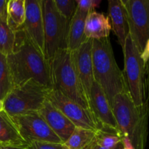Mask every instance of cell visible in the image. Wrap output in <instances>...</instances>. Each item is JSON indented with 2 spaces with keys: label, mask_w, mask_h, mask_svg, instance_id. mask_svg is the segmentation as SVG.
Masks as SVG:
<instances>
[{
  "label": "cell",
  "mask_w": 149,
  "mask_h": 149,
  "mask_svg": "<svg viewBox=\"0 0 149 149\" xmlns=\"http://www.w3.org/2000/svg\"><path fill=\"white\" fill-rule=\"evenodd\" d=\"M15 32V39L13 52L7 56L13 85L33 80L52 89L49 61L21 28Z\"/></svg>",
  "instance_id": "obj_1"
},
{
  "label": "cell",
  "mask_w": 149,
  "mask_h": 149,
  "mask_svg": "<svg viewBox=\"0 0 149 149\" xmlns=\"http://www.w3.org/2000/svg\"><path fill=\"white\" fill-rule=\"evenodd\" d=\"M111 107L118 128L127 136L135 149H145L148 136L149 104L135 106L129 93H122L113 98Z\"/></svg>",
  "instance_id": "obj_2"
},
{
  "label": "cell",
  "mask_w": 149,
  "mask_h": 149,
  "mask_svg": "<svg viewBox=\"0 0 149 149\" xmlns=\"http://www.w3.org/2000/svg\"><path fill=\"white\" fill-rule=\"evenodd\" d=\"M92 55L94 81L100 85L111 105L115 96L128 90L123 71L115 60L109 38L93 39Z\"/></svg>",
  "instance_id": "obj_3"
},
{
  "label": "cell",
  "mask_w": 149,
  "mask_h": 149,
  "mask_svg": "<svg viewBox=\"0 0 149 149\" xmlns=\"http://www.w3.org/2000/svg\"><path fill=\"white\" fill-rule=\"evenodd\" d=\"M49 63L52 89L60 91L92 113L88 96L74 67L72 52L67 48L60 49Z\"/></svg>",
  "instance_id": "obj_4"
},
{
  "label": "cell",
  "mask_w": 149,
  "mask_h": 149,
  "mask_svg": "<svg viewBox=\"0 0 149 149\" xmlns=\"http://www.w3.org/2000/svg\"><path fill=\"white\" fill-rule=\"evenodd\" d=\"M50 90L33 80L14 86L2 101L3 110L11 118L39 111Z\"/></svg>",
  "instance_id": "obj_5"
},
{
  "label": "cell",
  "mask_w": 149,
  "mask_h": 149,
  "mask_svg": "<svg viewBox=\"0 0 149 149\" xmlns=\"http://www.w3.org/2000/svg\"><path fill=\"white\" fill-rule=\"evenodd\" d=\"M125 68L123 74L128 92L135 106H141L148 103L146 96V67L141 57V53L128 35L124 49Z\"/></svg>",
  "instance_id": "obj_6"
},
{
  "label": "cell",
  "mask_w": 149,
  "mask_h": 149,
  "mask_svg": "<svg viewBox=\"0 0 149 149\" xmlns=\"http://www.w3.org/2000/svg\"><path fill=\"white\" fill-rule=\"evenodd\" d=\"M44 22V54L50 61L60 49L67 48L69 22L60 14L54 0H42Z\"/></svg>",
  "instance_id": "obj_7"
},
{
  "label": "cell",
  "mask_w": 149,
  "mask_h": 149,
  "mask_svg": "<svg viewBox=\"0 0 149 149\" xmlns=\"http://www.w3.org/2000/svg\"><path fill=\"white\" fill-rule=\"evenodd\" d=\"M127 17L129 34L140 53L149 39V0H122Z\"/></svg>",
  "instance_id": "obj_8"
},
{
  "label": "cell",
  "mask_w": 149,
  "mask_h": 149,
  "mask_svg": "<svg viewBox=\"0 0 149 149\" xmlns=\"http://www.w3.org/2000/svg\"><path fill=\"white\" fill-rule=\"evenodd\" d=\"M12 119L17 126L20 135L29 144L31 142L63 143L38 111L18 115Z\"/></svg>",
  "instance_id": "obj_9"
},
{
  "label": "cell",
  "mask_w": 149,
  "mask_h": 149,
  "mask_svg": "<svg viewBox=\"0 0 149 149\" xmlns=\"http://www.w3.org/2000/svg\"><path fill=\"white\" fill-rule=\"evenodd\" d=\"M47 100L61 111L76 127L97 130V124L93 113L55 89H51Z\"/></svg>",
  "instance_id": "obj_10"
},
{
  "label": "cell",
  "mask_w": 149,
  "mask_h": 149,
  "mask_svg": "<svg viewBox=\"0 0 149 149\" xmlns=\"http://www.w3.org/2000/svg\"><path fill=\"white\" fill-rule=\"evenodd\" d=\"M25 7L26 15L21 29L44 54L45 38L42 0H25Z\"/></svg>",
  "instance_id": "obj_11"
},
{
  "label": "cell",
  "mask_w": 149,
  "mask_h": 149,
  "mask_svg": "<svg viewBox=\"0 0 149 149\" xmlns=\"http://www.w3.org/2000/svg\"><path fill=\"white\" fill-rule=\"evenodd\" d=\"M89 102L92 113L97 124V130L102 127L119 130L111 105L103 90L95 81L92 85Z\"/></svg>",
  "instance_id": "obj_12"
},
{
  "label": "cell",
  "mask_w": 149,
  "mask_h": 149,
  "mask_svg": "<svg viewBox=\"0 0 149 149\" xmlns=\"http://www.w3.org/2000/svg\"><path fill=\"white\" fill-rule=\"evenodd\" d=\"M93 40L86 39L76 50L72 52L73 62L76 71L89 98L94 82L93 65Z\"/></svg>",
  "instance_id": "obj_13"
},
{
  "label": "cell",
  "mask_w": 149,
  "mask_h": 149,
  "mask_svg": "<svg viewBox=\"0 0 149 149\" xmlns=\"http://www.w3.org/2000/svg\"><path fill=\"white\" fill-rule=\"evenodd\" d=\"M38 112L63 143L68 139L76 128L75 125L47 99Z\"/></svg>",
  "instance_id": "obj_14"
},
{
  "label": "cell",
  "mask_w": 149,
  "mask_h": 149,
  "mask_svg": "<svg viewBox=\"0 0 149 149\" xmlns=\"http://www.w3.org/2000/svg\"><path fill=\"white\" fill-rule=\"evenodd\" d=\"M109 12L111 20V28L123 49L125 41L129 35V26L126 10L122 0L109 1Z\"/></svg>",
  "instance_id": "obj_15"
},
{
  "label": "cell",
  "mask_w": 149,
  "mask_h": 149,
  "mask_svg": "<svg viewBox=\"0 0 149 149\" xmlns=\"http://www.w3.org/2000/svg\"><path fill=\"white\" fill-rule=\"evenodd\" d=\"M0 143L21 148H27L29 146L12 118L4 110L0 111Z\"/></svg>",
  "instance_id": "obj_16"
},
{
  "label": "cell",
  "mask_w": 149,
  "mask_h": 149,
  "mask_svg": "<svg viewBox=\"0 0 149 149\" xmlns=\"http://www.w3.org/2000/svg\"><path fill=\"white\" fill-rule=\"evenodd\" d=\"M111 29L109 17L103 13L93 11L89 13L86 19L84 36L93 40L109 38Z\"/></svg>",
  "instance_id": "obj_17"
},
{
  "label": "cell",
  "mask_w": 149,
  "mask_h": 149,
  "mask_svg": "<svg viewBox=\"0 0 149 149\" xmlns=\"http://www.w3.org/2000/svg\"><path fill=\"white\" fill-rule=\"evenodd\" d=\"M90 13L77 8L68 24L67 49L71 52L76 50L87 39L84 36V28L87 15Z\"/></svg>",
  "instance_id": "obj_18"
},
{
  "label": "cell",
  "mask_w": 149,
  "mask_h": 149,
  "mask_svg": "<svg viewBox=\"0 0 149 149\" xmlns=\"http://www.w3.org/2000/svg\"><path fill=\"white\" fill-rule=\"evenodd\" d=\"M96 131L76 127L64 143L68 149H92L95 145Z\"/></svg>",
  "instance_id": "obj_19"
},
{
  "label": "cell",
  "mask_w": 149,
  "mask_h": 149,
  "mask_svg": "<svg viewBox=\"0 0 149 149\" xmlns=\"http://www.w3.org/2000/svg\"><path fill=\"white\" fill-rule=\"evenodd\" d=\"M26 15L25 0H10L7 3V24L13 31L23 26Z\"/></svg>",
  "instance_id": "obj_20"
},
{
  "label": "cell",
  "mask_w": 149,
  "mask_h": 149,
  "mask_svg": "<svg viewBox=\"0 0 149 149\" xmlns=\"http://www.w3.org/2000/svg\"><path fill=\"white\" fill-rule=\"evenodd\" d=\"M122 134L119 130L102 127L96 131L95 144L103 148H112L122 146Z\"/></svg>",
  "instance_id": "obj_21"
},
{
  "label": "cell",
  "mask_w": 149,
  "mask_h": 149,
  "mask_svg": "<svg viewBox=\"0 0 149 149\" xmlns=\"http://www.w3.org/2000/svg\"><path fill=\"white\" fill-rule=\"evenodd\" d=\"M14 87L7 56L0 53V101L2 102Z\"/></svg>",
  "instance_id": "obj_22"
},
{
  "label": "cell",
  "mask_w": 149,
  "mask_h": 149,
  "mask_svg": "<svg viewBox=\"0 0 149 149\" xmlns=\"http://www.w3.org/2000/svg\"><path fill=\"white\" fill-rule=\"evenodd\" d=\"M15 32L7 24V20L0 19V53L10 55L13 52Z\"/></svg>",
  "instance_id": "obj_23"
},
{
  "label": "cell",
  "mask_w": 149,
  "mask_h": 149,
  "mask_svg": "<svg viewBox=\"0 0 149 149\" xmlns=\"http://www.w3.org/2000/svg\"><path fill=\"white\" fill-rule=\"evenodd\" d=\"M54 2L60 14L69 22L77 10V0H54Z\"/></svg>",
  "instance_id": "obj_24"
},
{
  "label": "cell",
  "mask_w": 149,
  "mask_h": 149,
  "mask_svg": "<svg viewBox=\"0 0 149 149\" xmlns=\"http://www.w3.org/2000/svg\"><path fill=\"white\" fill-rule=\"evenodd\" d=\"M27 149H68L64 143L49 142H31Z\"/></svg>",
  "instance_id": "obj_25"
},
{
  "label": "cell",
  "mask_w": 149,
  "mask_h": 149,
  "mask_svg": "<svg viewBox=\"0 0 149 149\" xmlns=\"http://www.w3.org/2000/svg\"><path fill=\"white\" fill-rule=\"evenodd\" d=\"M100 0H77V8L90 13L95 11L94 9L99 6Z\"/></svg>",
  "instance_id": "obj_26"
},
{
  "label": "cell",
  "mask_w": 149,
  "mask_h": 149,
  "mask_svg": "<svg viewBox=\"0 0 149 149\" xmlns=\"http://www.w3.org/2000/svg\"><path fill=\"white\" fill-rule=\"evenodd\" d=\"M7 0H0V19L7 21Z\"/></svg>",
  "instance_id": "obj_27"
},
{
  "label": "cell",
  "mask_w": 149,
  "mask_h": 149,
  "mask_svg": "<svg viewBox=\"0 0 149 149\" xmlns=\"http://www.w3.org/2000/svg\"><path fill=\"white\" fill-rule=\"evenodd\" d=\"M141 57L144 63L146 65L149 61V39L146 43L145 47H144L142 53L141 54Z\"/></svg>",
  "instance_id": "obj_28"
},
{
  "label": "cell",
  "mask_w": 149,
  "mask_h": 149,
  "mask_svg": "<svg viewBox=\"0 0 149 149\" xmlns=\"http://www.w3.org/2000/svg\"><path fill=\"white\" fill-rule=\"evenodd\" d=\"M122 149H135L134 146H132L130 140L127 136H123L122 140Z\"/></svg>",
  "instance_id": "obj_29"
},
{
  "label": "cell",
  "mask_w": 149,
  "mask_h": 149,
  "mask_svg": "<svg viewBox=\"0 0 149 149\" xmlns=\"http://www.w3.org/2000/svg\"><path fill=\"white\" fill-rule=\"evenodd\" d=\"M0 149H27V148H16V147L10 146H7V145H4V144L0 143Z\"/></svg>",
  "instance_id": "obj_30"
},
{
  "label": "cell",
  "mask_w": 149,
  "mask_h": 149,
  "mask_svg": "<svg viewBox=\"0 0 149 149\" xmlns=\"http://www.w3.org/2000/svg\"><path fill=\"white\" fill-rule=\"evenodd\" d=\"M122 146H117V147H115V148H103V147H100V146H97L95 144V145L93 146V148L92 149H122Z\"/></svg>",
  "instance_id": "obj_31"
},
{
  "label": "cell",
  "mask_w": 149,
  "mask_h": 149,
  "mask_svg": "<svg viewBox=\"0 0 149 149\" xmlns=\"http://www.w3.org/2000/svg\"><path fill=\"white\" fill-rule=\"evenodd\" d=\"M1 110H3V107H2V102L0 101V111Z\"/></svg>",
  "instance_id": "obj_32"
}]
</instances>
